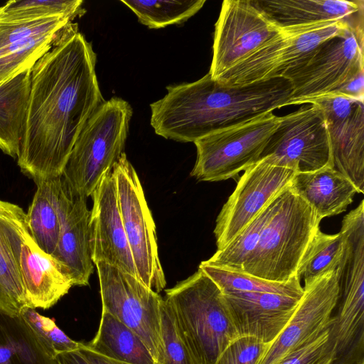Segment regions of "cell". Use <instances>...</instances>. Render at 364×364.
<instances>
[{
    "mask_svg": "<svg viewBox=\"0 0 364 364\" xmlns=\"http://www.w3.org/2000/svg\"><path fill=\"white\" fill-rule=\"evenodd\" d=\"M96 60L91 43L70 22L32 67L17 164L34 182L62 176L79 134L105 102Z\"/></svg>",
    "mask_w": 364,
    "mask_h": 364,
    "instance_id": "cell-1",
    "label": "cell"
},
{
    "mask_svg": "<svg viewBox=\"0 0 364 364\" xmlns=\"http://www.w3.org/2000/svg\"><path fill=\"white\" fill-rule=\"evenodd\" d=\"M280 117L260 159L296 173L333 167L326 118L320 106L304 104Z\"/></svg>",
    "mask_w": 364,
    "mask_h": 364,
    "instance_id": "cell-11",
    "label": "cell"
},
{
    "mask_svg": "<svg viewBox=\"0 0 364 364\" xmlns=\"http://www.w3.org/2000/svg\"><path fill=\"white\" fill-rule=\"evenodd\" d=\"M31 69L0 84V149L17 159L24 134L31 91Z\"/></svg>",
    "mask_w": 364,
    "mask_h": 364,
    "instance_id": "cell-23",
    "label": "cell"
},
{
    "mask_svg": "<svg viewBox=\"0 0 364 364\" xmlns=\"http://www.w3.org/2000/svg\"><path fill=\"white\" fill-rule=\"evenodd\" d=\"M280 117L269 112L200 138L191 176L199 181L234 178L260 159Z\"/></svg>",
    "mask_w": 364,
    "mask_h": 364,
    "instance_id": "cell-6",
    "label": "cell"
},
{
    "mask_svg": "<svg viewBox=\"0 0 364 364\" xmlns=\"http://www.w3.org/2000/svg\"><path fill=\"white\" fill-rule=\"evenodd\" d=\"M346 255L347 242L341 232L328 235L318 228L301 258L297 277L307 284L331 272L341 274Z\"/></svg>",
    "mask_w": 364,
    "mask_h": 364,
    "instance_id": "cell-27",
    "label": "cell"
},
{
    "mask_svg": "<svg viewBox=\"0 0 364 364\" xmlns=\"http://www.w3.org/2000/svg\"><path fill=\"white\" fill-rule=\"evenodd\" d=\"M64 28L52 29L1 48L0 84L32 68L52 48Z\"/></svg>",
    "mask_w": 364,
    "mask_h": 364,
    "instance_id": "cell-29",
    "label": "cell"
},
{
    "mask_svg": "<svg viewBox=\"0 0 364 364\" xmlns=\"http://www.w3.org/2000/svg\"><path fill=\"white\" fill-rule=\"evenodd\" d=\"M349 29L354 31L343 21L282 28L277 35L216 80L223 84L240 85L282 77L321 43Z\"/></svg>",
    "mask_w": 364,
    "mask_h": 364,
    "instance_id": "cell-7",
    "label": "cell"
},
{
    "mask_svg": "<svg viewBox=\"0 0 364 364\" xmlns=\"http://www.w3.org/2000/svg\"><path fill=\"white\" fill-rule=\"evenodd\" d=\"M295 173L264 158L244 171L216 218L213 233L218 250L225 247L288 187Z\"/></svg>",
    "mask_w": 364,
    "mask_h": 364,
    "instance_id": "cell-13",
    "label": "cell"
},
{
    "mask_svg": "<svg viewBox=\"0 0 364 364\" xmlns=\"http://www.w3.org/2000/svg\"><path fill=\"white\" fill-rule=\"evenodd\" d=\"M29 235L26 213L0 200V309L13 316L29 307L20 266L22 245Z\"/></svg>",
    "mask_w": 364,
    "mask_h": 364,
    "instance_id": "cell-19",
    "label": "cell"
},
{
    "mask_svg": "<svg viewBox=\"0 0 364 364\" xmlns=\"http://www.w3.org/2000/svg\"><path fill=\"white\" fill-rule=\"evenodd\" d=\"M121 2L135 14L141 24L150 28H161L187 21L203 6L205 1L122 0Z\"/></svg>",
    "mask_w": 364,
    "mask_h": 364,
    "instance_id": "cell-31",
    "label": "cell"
},
{
    "mask_svg": "<svg viewBox=\"0 0 364 364\" xmlns=\"http://www.w3.org/2000/svg\"><path fill=\"white\" fill-rule=\"evenodd\" d=\"M0 364H58L23 318L0 309Z\"/></svg>",
    "mask_w": 364,
    "mask_h": 364,
    "instance_id": "cell-26",
    "label": "cell"
},
{
    "mask_svg": "<svg viewBox=\"0 0 364 364\" xmlns=\"http://www.w3.org/2000/svg\"><path fill=\"white\" fill-rule=\"evenodd\" d=\"M329 326L319 335L285 355L275 364H331L336 357V341Z\"/></svg>",
    "mask_w": 364,
    "mask_h": 364,
    "instance_id": "cell-34",
    "label": "cell"
},
{
    "mask_svg": "<svg viewBox=\"0 0 364 364\" xmlns=\"http://www.w3.org/2000/svg\"><path fill=\"white\" fill-rule=\"evenodd\" d=\"M117 203L137 277L159 293L166 281L159 259L155 223L139 178L125 153L112 167Z\"/></svg>",
    "mask_w": 364,
    "mask_h": 364,
    "instance_id": "cell-9",
    "label": "cell"
},
{
    "mask_svg": "<svg viewBox=\"0 0 364 364\" xmlns=\"http://www.w3.org/2000/svg\"><path fill=\"white\" fill-rule=\"evenodd\" d=\"M321 221L289 186L276 196L272 215L242 273L278 282L297 276L301 258Z\"/></svg>",
    "mask_w": 364,
    "mask_h": 364,
    "instance_id": "cell-4",
    "label": "cell"
},
{
    "mask_svg": "<svg viewBox=\"0 0 364 364\" xmlns=\"http://www.w3.org/2000/svg\"><path fill=\"white\" fill-rule=\"evenodd\" d=\"M61 176L35 181L37 189L26 213L28 230L38 248L53 255L59 239L58 208Z\"/></svg>",
    "mask_w": 364,
    "mask_h": 364,
    "instance_id": "cell-25",
    "label": "cell"
},
{
    "mask_svg": "<svg viewBox=\"0 0 364 364\" xmlns=\"http://www.w3.org/2000/svg\"><path fill=\"white\" fill-rule=\"evenodd\" d=\"M281 29L254 0L223 1L215 25L210 77L218 80Z\"/></svg>",
    "mask_w": 364,
    "mask_h": 364,
    "instance_id": "cell-12",
    "label": "cell"
},
{
    "mask_svg": "<svg viewBox=\"0 0 364 364\" xmlns=\"http://www.w3.org/2000/svg\"><path fill=\"white\" fill-rule=\"evenodd\" d=\"M323 111L333 168L364 193V100L329 95L309 101Z\"/></svg>",
    "mask_w": 364,
    "mask_h": 364,
    "instance_id": "cell-15",
    "label": "cell"
},
{
    "mask_svg": "<svg viewBox=\"0 0 364 364\" xmlns=\"http://www.w3.org/2000/svg\"><path fill=\"white\" fill-rule=\"evenodd\" d=\"M363 40L349 29L321 43L283 77L293 87L289 105L331 94L364 72Z\"/></svg>",
    "mask_w": 364,
    "mask_h": 364,
    "instance_id": "cell-10",
    "label": "cell"
},
{
    "mask_svg": "<svg viewBox=\"0 0 364 364\" xmlns=\"http://www.w3.org/2000/svg\"><path fill=\"white\" fill-rule=\"evenodd\" d=\"M201 269L225 292H267L301 297L304 289L296 276L286 282L265 280L245 273L200 264Z\"/></svg>",
    "mask_w": 364,
    "mask_h": 364,
    "instance_id": "cell-30",
    "label": "cell"
},
{
    "mask_svg": "<svg viewBox=\"0 0 364 364\" xmlns=\"http://www.w3.org/2000/svg\"><path fill=\"white\" fill-rule=\"evenodd\" d=\"M276 25L285 28L329 21H343L364 39V1L254 0Z\"/></svg>",
    "mask_w": 364,
    "mask_h": 364,
    "instance_id": "cell-20",
    "label": "cell"
},
{
    "mask_svg": "<svg viewBox=\"0 0 364 364\" xmlns=\"http://www.w3.org/2000/svg\"><path fill=\"white\" fill-rule=\"evenodd\" d=\"M86 198L74 195L62 176L58 208L60 231L52 255L68 270L73 286H87L94 270L90 246V217Z\"/></svg>",
    "mask_w": 364,
    "mask_h": 364,
    "instance_id": "cell-17",
    "label": "cell"
},
{
    "mask_svg": "<svg viewBox=\"0 0 364 364\" xmlns=\"http://www.w3.org/2000/svg\"><path fill=\"white\" fill-rule=\"evenodd\" d=\"M95 266L102 311L108 312L135 332L156 363L163 364L161 309L164 299L136 276L105 262H99Z\"/></svg>",
    "mask_w": 364,
    "mask_h": 364,
    "instance_id": "cell-8",
    "label": "cell"
},
{
    "mask_svg": "<svg viewBox=\"0 0 364 364\" xmlns=\"http://www.w3.org/2000/svg\"><path fill=\"white\" fill-rule=\"evenodd\" d=\"M166 90L164 97L150 105L151 125L156 134L181 142H194L289 106L293 94L291 82L283 77L235 85L213 80L208 73Z\"/></svg>",
    "mask_w": 364,
    "mask_h": 364,
    "instance_id": "cell-2",
    "label": "cell"
},
{
    "mask_svg": "<svg viewBox=\"0 0 364 364\" xmlns=\"http://www.w3.org/2000/svg\"><path fill=\"white\" fill-rule=\"evenodd\" d=\"M20 266L29 307L50 309L73 286L66 268L41 251L31 235L22 245Z\"/></svg>",
    "mask_w": 364,
    "mask_h": 364,
    "instance_id": "cell-21",
    "label": "cell"
},
{
    "mask_svg": "<svg viewBox=\"0 0 364 364\" xmlns=\"http://www.w3.org/2000/svg\"><path fill=\"white\" fill-rule=\"evenodd\" d=\"M239 336L272 343L283 331L301 297L267 292L223 293Z\"/></svg>",
    "mask_w": 364,
    "mask_h": 364,
    "instance_id": "cell-18",
    "label": "cell"
},
{
    "mask_svg": "<svg viewBox=\"0 0 364 364\" xmlns=\"http://www.w3.org/2000/svg\"><path fill=\"white\" fill-rule=\"evenodd\" d=\"M86 345L97 353L114 360L129 364H157L139 336L106 311H102L97 332Z\"/></svg>",
    "mask_w": 364,
    "mask_h": 364,
    "instance_id": "cell-24",
    "label": "cell"
},
{
    "mask_svg": "<svg viewBox=\"0 0 364 364\" xmlns=\"http://www.w3.org/2000/svg\"><path fill=\"white\" fill-rule=\"evenodd\" d=\"M340 276L331 272L304 285L291 318L257 364H275L329 326L338 299Z\"/></svg>",
    "mask_w": 364,
    "mask_h": 364,
    "instance_id": "cell-14",
    "label": "cell"
},
{
    "mask_svg": "<svg viewBox=\"0 0 364 364\" xmlns=\"http://www.w3.org/2000/svg\"><path fill=\"white\" fill-rule=\"evenodd\" d=\"M81 0H15L0 7V22H15L53 17L70 21L82 16Z\"/></svg>",
    "mask_w": 364,
    "mask_h": 364,
    "instance_id": "cell-32",
    "label": "cell"
},
{
    "mask_svg": "<svg viewBox=\"0 0 364 364\" xmlns=\"http://www.w3.org/2000/svg\"><path fill=\"white\" fill-rule=\"evenodd\" d=\"M165 292L164 299L196 363L215 364L239 336L220 289L198 268Z\"/></svg>",
    "mask_w": 364,
    "mask_h": 364,
    "instance_id": "cell-3",
    "label": "cell"
},
{
    "mask_svg": "<svg viewBox=\"0 0 364 364\" xmlns=\"http://www.w3.org/2000/svg\"><path fill=\"white\" fill-rule=\"evenodd\" d=\"M161 331L164 347L163 364H196L181 338L174 316L164 299L161 309Z\"/></svg>",
    "mask_w": 364,
    "mask_h": 364,
    "instance_id": "cell-35",
    "label": "cell"
},
{
    "mask_svg": "<svg viewBox=\"0 0 364 364\" xmlns=\"http://www.w3.org/2000/svg\"><path fill=\"white\" fill-rule=\"evenodd\" d=\"M132 108L126 100L105 101L87 119L64 167L62 178L75 196H91L122 153Z\"/></svg>",
    "mask_w": 364,
    "mask_h": 364,
    "instance_id": "cell-5",
    "label": "cell"
},
{
    "mask_svg": "<svg viewBox=\"0 0 364 364\" xmlns=\"http://www.w3.org/2000/svg\"><path fill=\"white\" fill-rule=\"evenodd\" d=\"M275 198L225 247L217 250L211 257L200 264L242 272L272 215Z\"/></svg>",
    "mask_w": 364,
    "mask_h": 364,
    "instance_id": "cell-28",
    "label": "cell"
},
{
    "mask_svg": "<svg viewBox=\"0 0 364 364\" xmlns=\"http://www.w3.org/2000/svg\"><path fill=\"white\" fill-rule=\"evenodd\" d=\"M271 343L251 336H239L222 352L215 364H257Z\"/></svg>",
    "mask_w": 364,
    "mask_h": 364,
    "instance_id": "cell-36",
    "label": "cell"
},
{
    "mask_svg": "<svg viewBox=\"0 0 364 364\" xmlns=\"http://www.w3.org/2000/svg\"><path fill=\"white\" fill-rule=\"evenodd\" d=\"M56 360L58 364H129L105 357L82 343L77 350L59 355Z\"/></svg>",
    "mask_w": 364,
    "mask_h": 364,
    "instance_id": "cell-37",
    "label": "cell"
},
{
    "mask_svg": "<svg viewBox=\"0 0 364 364\" xmlns=\"http://www.w3.org/2000/svg\"><path fill=\"white\" fill-rule=\"evenodd\" d=\"M90 246L94 264L105 262L137 277L117 203L112 168L91 195Z\"/></svg>",
    "mask_w": 364,
    "mask_h": 364,
    "instance_id": "cell-16",
    "label": "cell"
},
{
    "mask_svg": "<svg viewBox=\"0 0 364 364\" xmlns=\"http://www.w3.org/2000/svg\"><path fill=\"white\" fill-rule=\"evenodd\" d=\"M20 316L53 359L56 360L59 355L75 350L80 347V343L72 340L53 320L41 315L35 309L27 306Z\"/></svg>",
    "mask_w": 364,
    "mask_h": 364,
    "instance_id": "cell-33",
    "label": "cell"
},
{
    "mask_svg": "<svg viewBox=\"0 0 364 364\" xmlns=\"http://www.w3.org/2000/svg\"><path fill=\"white\" fill-rule=\"evenodd\" d=\"M330 95L364 100V72L360 73Z\"/></svg>",
    "mask_w": 364,
    "mask_h": 364,
    "instance_id": "cell-38",
    "label": "cell"
},
{
    "mask_svg": "<svg viewBox=\"0 0 364 364\" xmlns=\"http://www.w3.org/2000/svg\"><path fill=\"white\" fill-rule=\"evenodd\" d=\"M290 188L316 212L320 219L347 210L358 193L353 183L332 166L313 172L296 173Z\"/></svg>",
    "mask_w": 364,
    "mask_h": 364,
    "instance_id": "cell-22",
    "label": "cell"
}]
</instances>
